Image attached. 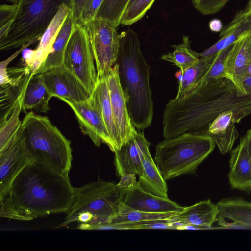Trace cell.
<instances>
[{"mask_svg": "<svg viewBox=\"0 0 251 251\" xmlns=\"http://www.w3.org/2000/svg\"><path fill=\"white\" fill-rule=\"evenodd\" d=\"M63 101L74 111L82 132L87 135L96 146L104 143L113 151V144L104 122L90 97L80 102Z\"/></svg>", "mask_w": 251, "mask_h": 251, "instance_id": "7c38bea8", "label": "cell"}, {"mask_svg": "<svg viewBox=\"0 0 251 251\" xmlns=\"http://www.w3.org/2000/svg\"><path fill=\"white\" fill-rule=\"evenodd\" d=\"M130 0H104L95 18L107 21L117 27Z\"/></svg>", "mask_w": 251, "mask_h": 251, "instance_id": "4dcf8cb0", "label": "cell"}, {"mask_svg": "<svg viewBox=\"0 0 251 251\" xmlns=\"http://www.w3.org/2000/svg\"><path fill=\"white\" fill-rule=\"evenodd\" d=\"M94 62L86 27L76 24L65 50L63 64L73 73L90 94L97 83Z\"/></svg>", "mask_w": 251, "mask_h": 251, "instance_id": "ba28073f", "label": "cell"}, {"mask_svg": "<svg viewBox=\"0 0 251 251\" xmlns=\"http://www.w3.org/2000/svg\"><path fill=\"white\" fill-rule=\"evenodd\" d=\"M155 0H136L125 10L120 24L130 25L140 20L151 8Z\"/></svg>", "mask_w": 251, "mask_h": 251, "instance_id": "1f68e13d", "label": "cell"}, {"mask_svg": "<svg viewBox=\"0 0 251 251\" xmlns=\"http://www.w3.org/2000/svg\"><path fill=\"white\" fill-rule=\"evenodd\" d=\"M218 214L217 204L210 199L184 207L174 220L181 224L193 225L203 230L212 229Z\"/></svg>", "mask_w": 251, "mask_h": 251, "instance_id": "44dd1931", "label": "cell"}, {"mask_svg": "<svg viewBox=\"0 0 251 251\" xmlns=\"http://www.w3.org/2000/svg\"><path fill=\"white\" fill-rule=\"evenodd\" d=\"M245 136L247 140L248 151L251 157V128L247 131Z\"/></svg>", "mask_w": 251, "mask_h": 251, "instance_id": "b9f144b4", "label": "cell"}, {"mask_svg": "<svg viewBox=\"0 0 251 251\" xmlns=\"http://www.w3.org/2000/svg\"><path fill=\"white\" fill-rule=\"evenodd\" d=\"M244 10L247 12H251V0H249L247 7Z\"/></svg>", "mask_w": 251, "mask_h": 251, "instance_id": "7bdbcfd3", "label": "cell"}, {"mask_svg": "<svg viewBox=\"0 0 251 251\" xmlns=\"http://www.w3.org/2000/svg\"><path fill=\"white\" fill-rule=\"evenodd\" d=\"M52 97L42 74L32 76L30 75L25 86L22 110L25 113L31 110L46 113L50 110L49 103Z\"/></svg>", "mask_w": 251, "mask_h": 251, "instance_id": "7402d4cb", "label": "cell"}, {"mask_svg": "<svg viewBox=\"0 0 251 251\" xmlns=\"http://www.w3.org/2000/svg\"><path fill=\"white\" fill-rule=\"evenodd\" d=\"M16 10V4H1L0 7V26L13 19Z\"/></svg>", "mask_w": 251, "mask_h": 251, "instance_id": "74e56055", "label": "cell"}, {"mask_svg": "<svg viewBox=\"0 0 251 251\" xmlns=\"http://www.w3.org/2000/svg\"><path fill=\"white\" fill-rule=\"evenodd\" d=\"M87 0H62L70 9L76 24H80Z\"/></svg>", "mask_w": 251, "mask_h": 251, "instance_id": "8d00e7d4", "label": "cell"}, {"mask_svg": "<svg viewBox=\"0 0 251 251\" xmlns=\"http://www.w3.org/2000/svg\"><path fill=\"white\" fill-rule=\"evenodd\" d=\"M75 26L73 14L70 11L45 61L35 75L42 74L51 68L63 64L65 50Z\"/></svg>", "mask_w": 251, "mask_h": 251, "instance_id": "d4e9b609", "label": "cell"}, {"mask_svg": "<svg viewBox=\"0 0 251 251\" xmlns=\"http://www.w3.org/2000/svg\"><path fill=\"white\" fill-rule=\"evenodd\" d=\"M34 43L32 42H29L21 47L20 49L13 54L9 57L7 59L1 61L0 63V87H3L11 84V80L7 73V66L9 63L16 57L22 51L26 49L30 45Z\"/></svg>", "mask_w": 251, "mask_h": 251, "instance_id": "e575fe53", "label": "cell"}, {"mask_svg": "<svg viewBox=\"0 0 251 251\" xmlns=\"http://www.w3.org/2000/svg\"><path fill=\"white\" fill-rule=\"evenodd\" d=\"M90 97L101 114L113 144V152H115L120 149V147L106 78L97 80V84Z\"/></svg>", "mask_w": 251, "mask_h": 251, "instance_id": "603a6c76", "label": "cell"}, {"mask_svg": "<svg viewBox=\"0 0 251 251\" xmlns=\"http://www.w3.org/2000/svg\"><path fill=\"white\" fill-rule=\"evenodd\" d=\"M150 145L144 132L135 128L130 138L114 152L118 176H120L124 173L141 176L143 173L142 160L145 154L150 151Z\"/></svg>", "mask_w": 251, "mask_h": 251, "instance_id": "5bb4252c", "label": "cell"}, {"mask_svg": "<svg viewBox=\"0 0 251 251\" xmlns=\"http://www.w3.org/2000/svg\"><path fill=\"white\" fill-rule=\"evenodd\" d=\"M136 0H130L129 3L128 4V6L133 3Z\"/></svg>", "mask_w": 251, "mask_h": 251, "instance_id": "ee69618b", "label": "cell"}, {"mask_svg": "<svg viewBox=\"0 0 251 251\" xmlns=\"http://www.w3.org/2000/svg\"><path fill=\"white\" fill-rule=\"evenodd\" d=\"M114 121L120 149L131 137L135 127L129 116L121 85L118 65L115 63L106 77Z\"/></svg>", "mask_w": 251, "mask_h": 251, "instance_id": "4fadbf2b", "label": "cell"}, {"mask_svg": "<svg viewBox=\"0 0 251 251\" xmlns=\"http://www.w3.org/2000/svg\"><path fill=\"white\" fill-rule=\"evenodd\" d=\"M234 113L236 123L251 114V95H242L227 78L201 80L183 98L171 100L163 115V135L171 138L187 132L206 133L220 113ZM207 134V133H206Z\"/></svg>", "mask_w": 251, "mask_h": 251, "instance_id": "6da1fadb", "label": "cell"}, {"mask_svg": "<svg viewBox=\"0 0 251 251\" xmlns=\"http://www.w3.org/2000/svg\"><path fill=\"white\" fill-rule=\"evenodd\" d=\"M210 30L214 32H218L223 29V24L218 19H213L209 23Z\"/></svg>", "mask_w": 251, "mask_h": 251, "instance_id": "ab89813d", "label": "cell"}, {"mask_svg": "<svg viewBox=\"0 0 251 251\" xmlns=\"http://www.w3.org/2000/svg\"><path fill=\"white\" fill-rule=\"evenodd\" d=\"M62 3V0H19L10 29L0 39V50L39 40Z\"/></svg>", "mask_w": 251, "mask_h": 251, "instance_id": "52a82bcc", "label": "cell"}, {"mask_svg": "<svg viewBox=\"0 0 251 251\" xmlns=\"http://www.w3.org/2000/svg\"><path fill=\"white\" fill-rule=\"evenodd\" d=\"M137 182L135 174L124 173L120 176V180L117 185L122 189H127L132 187Z\"/></svg>", "mask_w": 251, "mask_h": 251, "instance_id": "f35d334b", "label": "cell"}, {"mask_svg": "<svg viewBox=\"0 0 251 251\" xmlns=\"http://www.w3.org/2000/svg\"><path fill=\"white\" fill-rule=\"evenodd\" d=\"M42 75L52 97L63 101L80 102L91 95L73 73L63 64L51 68Z\"/></svg>", "mask_w": 251, "mask_h": 251, "instance_id": "8fae6325", "label": "cell"}, {"mask_svg": "<svg viewBox=\"0 0 251 251\" xmlns=\"http://www.w3.org/2000/svg\"><path fill=\"white\" fill-rule=\"evenodd\" d=\"M143 173L139 176L137 183L144 191L153 195L168 197V187L150 151L146 153L142 160Z\"/></svg>", "mask_w": 251, "mask_h": 251, "instance_id": "cb8c5ba5", "label": "cell"}, {"mask_svg": "<svg viewBox=\"0 0 251 251\" xmlns=\"http://www.w3.org/2000/svg\"><path fill=\"white\" fill-rule=\"evenodd\" d=\"M232 45L233 44L220 50L215 54L211 66L201 80L217 79L226 77L225 62Z\"/></svg>", "mask_w": 251, "mask_h": 251, "instance_id": "d6a6232c", "label": "cell"}, {"mask_svg": "<svg viewBox=\"0 0 251 251\" xmlns=\"http://www.w3.org/2000/svg\"><path fill=\"white\" fill-rule=\"evenodd\" d=\"M32 161L20 127L0 149V197L6 193L20 172Z\"/></svg>", "mask_w": 251, "mask_h": 251, "instance_id": "30bf717a", "label": "cell"}, {"mask_svg": "<svg viewBox=\"0 0 251 251\" xmlns=\"http://www.w3.org/2000/svg\"><path fill=\"white\" fill-rule=\"evenodd\" d=\"M191 42L189 36H183L182 43L171 45L174 50L163 55L161 59L174 64L179 68L181 74L183 73L188 68L197 63L200 58V53L191 49Z\"/></svg>", "mask_w": 251, "mask_h": 251, "instance_id": "83f0119b", "label": "cell"}, {"mask_svg": "<svg viewBox=\"0 0 251 251\" xmlns=\"http://www.w3.org/2000/svg\"><path fill=\"white\" fill-rule=\"evenodd\" d=\"M123 203L132 209L153 213L182 211V207L169 199L147 192L140 187L137 182L131 188L123 189Z\"/></svg>", "mask_w": 251, "mask_h": 251, "instance_id": "ac0fdd59", "label": "cell"}, {"mask_svg": "<svg viewBox=\"0 0 251 251\" xmlns=\"http://www.w3.org/2000/svg\"><path fill=\"white\" fill-rule=\"evenodd\" d=\"M84 25L94 55L97 80L106 78L119 54L120 38L117 27L107 21L97 18Z\"/></svg>", "mask_w": 251, "mask_h": 251, "instance_id": "9c48e42d", "label": "cell"}, {"mask_svg": "<svg viewBox=\"0 0 251 251\" xmlns=\"http://www.w3.org/2000/svg\"><path fill=\"white\" fill-rule=\"evenodd\" d=\"M21 128L33 161L69 174L73 159L71 141L48 117L26 112Z\"/></svg>", "mask_w": 251, "mask_h": 251, "instance_id": "277c9868", "label": "cell"}, {"mask_svg": "<svg viewBox=\"0 0 251 251\" xmlns=\"http://www.w3.org/2000/svg\"><path fill=\"white\" fill-rule=\"evenodd\" d=\"M235 124L234 113L229 110L218 115L208 126L207 134L213 139L222 154L230 152L238 138Z\"/></svg>", "mask_w": 251, "mask_h": 251, "instance_id": "ffe728a7", "label": "cell"}, {"mask_svg": "<svg viewBox=\"0 0 251 251\" xmlns=\"http://www.w3.org/2000/svg\"><path fill=\"white\" fill-rule=\"evenodd\" d=\"M251 30V12L243 10L238 12L233 20L220 34L218 46L225 49L233 44L242 34Z\"/></svg>", "mask_w": 251, "mask_h": 251, "instance_id": "4316f807", "label": "cell"}, {"mask_svg": "<svg viewBox=\"0 0 251 251\" xmlns=\"http://www.w3.org/2000/svg\"><path fill=\"white\" fill-rule=\"evenodd\" d=\"M215 145L208 134L185 133L159 143L155 162L165 180L195 173L198 166L212 152Z\"/></svg>", "mask_w": 251, "mask_h": 251, "instance_id": "8992f818", "label": "cell"}, {"mask_svg": "<svg viewBox=\"0 0 251 251\" xmlns=\"http://www.w3.org/2000/svg\"><path fill=\"white\" fill-rule=\"evenodd\" d=\"M243 86L246 93L251 95V75H248L244 79Z\"/></svg>", "mask_w": 251, "mask_h": 251, "instance_id": "60d3db41", "label": "cell"}, {"mask_svg": "<svg viewBox=\"0 0 251 251\" xmlns=\"http://www.w3.org/2000/svg\"><path fill=\"white\" fill-rule=\"evenodd\" d=\"M120 45L116 63L132 123L139 130L149 127L153 115L150 86L151 67L140 48L137 34L128 28L120 34Z\"/></svg>", "mask_w": 251, "mask_h": 251, "instance_id": "3957f363", "label": "cell"}, {"mask_svg": "<svg viewBox=\"0 0 251 251\" xmlns=\"http://www.w3.org/2000/svg\"><path fill=\"white\" fill-rule=\"evenodd\" d=\"M251 65V30L242 34L233 43L226 60L225 74L244 95L243 82Z\"/></svg>", "mask_w": 251, "mask_h": 251, "instance_id": "9a60e30c", "label": "cell"}, {"mask_svg": "<svg viewBox=\"0 0 251 251\" xmlns=\"http://www.w3.org/2000/svg\"><path fill=\"white\" fill-rule=\"evenodd\" d=\"M215 54L206 58L200 57L197 63L181 74L175 99L183 98L197 87L211 66Z\"/></svg>", "mask_w": 251, "mask_h": 251, "instance_id": "484cf974", "label": "cell"}, {"mask_svg": "<svg viewBox=\"0 0 251 251\" xmlns=\"http://www.w3.org/2000/svg\"><path fill=\"white\" fill-rule=\"evenodd\" d=\"M174 219L150 220L140 222L118 224L105 223L97 226L96 229L97 230L109 229H177L180 224L176 222Z\"/></svg>", "mask_w": 251, "mask_h": 251, "instance_id": "f546056e", "label": "cell"}, {"mask_svg": "<svg viewBox=\"0 0 251 251\" xmlns=\"http://www.w3.org/2000/svg\"><path fill=\"white\" fill-rule=\"evenodd\" d=\"M104 0H87L80 24L84 25L95 18L97 13Z\"/></svg>", "mask_w": 251, "mask_h": 251, "instance_id": "d590c367", "label": "cell"}, {"mask_svg": "<svg viewBox=\"0 0 251 251\" xmlns=\"http://www.w3.org/2000/svg\"><path fill=\"white\" fill-rule=\"evenodd\" d=\"M181 211L153 213L135 210L121 204L119 212L110 223L118 224L140 222L150 220L174 219Z\"/></svg>", "mask_w": 251, "mask_h": 251, "instance_id": "f1b7e54d", "label": "cell"}, {"mask_svg": "<svg viewBox=\"0 0 251 251\" xmlns=\"http://www.w3.org/2000/svg\"><path fill=\"white\" fill-rule=\"evenodd\" d=\"M75 188L68 174L32 161L0 197V216L30 221L50 214L66 213L74 199Z\"/></svg>", "mask_w": 251, "mask_h": 251, "instance_id": "7a4b0ae2", "label": "cell"}, {"mask_svg": "<svg viewBox=\"0 0 251 251\" xmlns=\"http://www.w3.org/2000/svg\"><path fill=\"white\" fill-rule=\"evenodd\" d=\"M217 229L251 230V202L241 197H229L217 203Z\"/></svg>", "mask_w": 251, "mask_h": 251, "instance_id": "e0dca14e", "label": "cell"}, {"mask_svg": "<svg viewBox=\"0 0 251 251\" xmlns=\"http://www.w3.org/2000/svg\"><path fill=\"white\" fill-rule=\"evenodd\" d=\"M228 178L232 189L246 193L251 191V157L246 138H240L239 144L230 152Z\"/></svg>", "mask_w": 251, "mask_h": 251, "instance_id": "d6986e66", "label": "cell"}, {"mask_svg": "<svg viewBox=\"0 0 251 251\" xmlns=\"http://www.w3.org/2000/svg\"><path fill=\"white\" fill-rule=\"evenodd\" d=\"M75 190L73 202L59 228L75 222L88 226L110 223L123 203L124 190L113 182L98 179Z\"/></svg>", "mask_w": 251, "mask_h": 251, "instance_id": "5b68a950", "label": "cell"}, {"mask_svg": "<svg viewBox=\"0 0 251 251\" xmlns=\"http://www.w3.org/2000/svg\"><path fill=\"white\" fill-rule=\"evenodd\" d=\"M70 11L67 6L62 3L40 39L36 49L27 50L23 56L25 66L30 70L31 76L35 75L36 71L45 61Z\"/></svg>", "mask_w": 251, "mask_h": 251, "instance_id": "2e32d148", "label": "cell"}, {"mask_svg": "<svg viewBox=\"0 0 251 251\" xmlns=\"http://www.w3.org/2000/svg\"><path fill=\"white\" fill-rule=\"evenodd\" d=\"M230 0H192L194 7L204 15L218 12Z\"/></svg>", "mask_w": 251, "mask_h": 251, "instance_id": "836d02e7", "label": "cell"}]
</instances>
